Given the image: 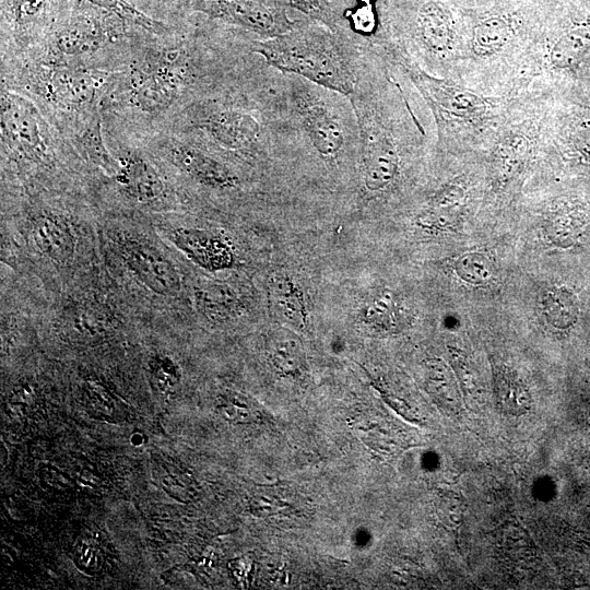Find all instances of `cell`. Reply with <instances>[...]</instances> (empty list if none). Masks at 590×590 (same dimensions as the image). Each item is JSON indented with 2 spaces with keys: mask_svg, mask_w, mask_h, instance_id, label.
<instances>
[{
  "mask_svg": "<svg viewBox=\"0 0 590 590\" xmlns=\"http://www.w3.org/2000/svg\"><path fill=\"white\" fill-rule=\"evenodd\" d=\"M248 51L235 31L188 22L142 33L114 71L102 102L104 134L141 140L185 106L226 83Z\"/></svg>",
  "mask_w": 590,
  "mask_h": 590,
  "instance_id": "1",
  "label": "cell"
},
{
  "mask_svg": "<svg viewBox=\"0 0 590 590\" xmlns=\"http://www.w3.org/2000/svg\"><path fill=\"white\" fill-rule=\"evenodd\" d=\"M0 99L2 189L88 191L91 175L36 103L2 84Z\"/></svg>",
  "mask_w": 590,
  "mask_h": 590,
  "instance_id": "2",
  "label": "cell"
},
{
  "mask_svg": "<svg viewBox=\"0 0 590 590\" xmlns=\"http://www.w3.org/2000/svg\"><path fill=\"white\" fill-rule=\"evenodd\" d=\"M115 70L1 58V84L31 98L68 141L103 120L102 102Z\"/></svg>",
  "mask_w": 590,
  "mask_h": 590,
  "instance_id": "3",
  "label": "cell"
},
{
  "mask_svg": "<svg viewBox=\"0 0 590 590\" xmlns=\"http://www.w3.org/2000/svg\"><path fill=\"white\" fill-rule=\"evenodd\" d=\"M141 215L101 210L97 229L108 267L127 293L154 308H170L182 298L181 270L160 234Z\"/></svg>",
  "mask_w": 590,
  "mask_h": 590,
  "instance_id": "4",
  "label": "cell"
},
{
  "mask_svg": "<svg viewBox=\"0 0 590 590\" xmlns=\"http://www.w3.org/2000/svg\"><path fill=\"white\" fill-rule=\"evenodd\" d=\"M251 52L282 73L294 74L345 95L354 91L364 45L307 17L272 38L251 35Z\"/></svg>",
  "mask_w": 590,
  "mask_h": 590,
  "instance_id": "5",
  "label": "cell"
},
{
  "mask_svg": "<svg viewBox=\"0 0 590 590\" xmlns=\"http://www.w3.org/2000/svg\"><path fill=\"white\" fill-rule=\"evenodd\" d=\"M144 32L86 0H73L44 42L17 57L116 70L132 40Z\"/></svg>",
  "mask_w": 590,
  "mask_h": 590,
  "instance_id": "6",
  "label": "cell"
},
{
  "mask_svg": "<svg viewBox=\"0 0 590 590\" xmlns=\"http://www.w3.org/2000/svg\"><path fill=\"white\" fill-rule=\"evenodd\" d=\"M284 92L303 150L328 164L359 157L357 117L349 95L283 73Z\"/></svg>",
  "mask_w": 590,
  "mask_h": 590,
  "instance_id": "7",
  "label": "cell"
},
{
  "mask_svg": "<svg viewBox=\"0 0 590 590\" xmlns=\"http://www.w3.org/2000/svg\"><path fill=\"white\" fill-rule=\"evenodd\" d=\"M105 138L118 167L97 186V203L109 196L113 200L105 204L110 205L106 210L145 217L175 213L185 204L176 186L141 143Z\"/></svg>",
  "mask_w": 590,
  "mask_h": 590,
  "instance_id": "8",
  "label": "cell"
},
{
  "mask_svg": "<svg viewBox=\"0 0 590 590\" xmlns=\"http://www.w3.org/2000/svg\"><path fill=\"white\" fill-rule=\"evenodd\" d=\"M377 47L400 66L438 118L476 123L489 115L491 104L486 98L462 85L432 76L399 45L378 43Z\"/></svg>",
  "mask_w": 590,
  "mask_h": 590,
  "instance_id": "9",
  "label": "cell"
},
{
  "mask_svg": "<svg viewBox=\"0 0 590 590\" xmlns=\"http://www.w3.org/2000/svg\"><path fill=\"white\" fill-rule=\"evenodd\" d=\"M73 0H1V58L38 47Z\"/></svg>",
  "mask_w": 590,
  "mask_h": 590,
  "instance_id": "10",
  "label": "cell"
},
{
  "mask_svg": "<svg viewBox=\"0 0 590 590\" xmlns=\"http://www.w3.org/2000/svg\"><path fill=\"white\" fill-rule=\"evenodd\" d=\"M288 5L287 0H191L190 13L259 38H272L294 26Z\"/></svg>",
  "mask_w": 590,
  "mask_h": 590,
  "instance_id": "11",
  "label": "cell"
},
{
  "mask_svg": "<svg viewBox=\"0 0 590 590\" xmlns=\"http://www.w3.org/2000/svg\"><path fill=\"white\" fill-rule=\"evenodd\" d=\"M175 213L146 217L160 236L190 261L208 271L229 269L235 263L231 244L215 231L185 224Z\"/></svg>",
  "mask_w": 590,
  "mask_h": 590,
  "instance_id": "12",
  "label": "cell"
},
{
  "mask_svg": "<svg viewBox=\"0 0 590 590\" xmlns=\"http://www.w3.org/2000/svg\"><path fill=\"white\" fill-rule=\"evenodd\" d=\"M69 298L61 300L58 314L52 318L54 323L62 334L80 343H91L103 339L118 323H126L119 310L113 305L114 300L102 298L98 291H70Z\"/></svg>",
  "mask_w": 590,
  "mask_h": 590,
  "instance_id": "13",
  "label": "cell"
},
{
  "mask_svg": "<svg viewBox=\"0 0 590 590\" xmlns=\"http://www.w3.org/2000/svg\"><path fill=\"white\" fill-rule=\"evenodd\" d=\"M410 28L415 44L432 57H445L457 42V21L445 0H422L414 10Z\"/></svg>",
  "mask_w": 590,
  "mask_h": 590,
  "instance_id": "14",
  "label": "cell"
},
{
  "mask_svg": "<svg viewBox=\"0 0 590 590\" xmlns=\"http://www.w3.org/2000/svg\"><path fill=\"white\" fill-rule=\"evenodd\" d=\"M471 47L480 57L496 55L517 36L524 17L522 10L506 4L491 7L469 15Z\"/></svg>",
  "mask_w": 590,
  "mask_h": 590,
  "instance_id": "15",
  "label": "cell"
},
{
  "mask_svg": "<svg viewBox=\"0 0 590 590\" xmlns=\"http://www.w3.org/2000/svg\"><path fill=\"white\" fill-rule=\"evenodd\" d=\"M192 296L198 311L215 323L228 322L243 310L238 294L226 283L200 282L194 286Z\"/></svg>",
  "mask_w": 590,
  "mask_h": 590,
  "instance_id": "16",
  "label": "cell"
},
{
  "mask_svg": "<svg viewBox=\"0 0 590 590\" xmlns=\"http://www.w3.org/2000/svg\"><path fill=\"white\" fill-rule=\"evenodd\" d=\"M590 54V15L568 26L550 50V62L557 69H573Z\"/></svg>",
  "mask_w": 590,
  "mask_h": 590,
  "instance_id": "17",
  "label": "cell"
},
{
  "mask_svg": "<svg viewBox=\"0 0 590 590\" xmlns=\"http://www.w3.org/2000/svg\"><path fill=\"white\" fill-rule=\"evenodd\" d=\"M541 311L552 327L568 329L578 319L577 296L567 286H553L541 297Z\"/></svg>",
  "mask_w": 590,
  "mask_h": 590,
  "instance_id": "18",
  "label": "cell"
},
{
  "mask_svg": "<svg viewBox=\"0 0 590 590\" xmlns=\"http://www.w3.org/2000/svg\"><path fill=\"white\" fill-rule=\"evenodd\" d=\"M585 226V215L574 206H560L551 211L545 219L544 233L558 247H569L576 243Z\"/></svg>",
  "mask_w": 590,
  "mask_h": 590,
  "instance_id": "19",
  "label": "cell"
},
{
  "mask_svg": "<svg viewBox=\"0 0 590 590\" xmlns=\"http://www.w3.org/2000/svg\"><path fill=\"white\" fill-rule=\"evenodd\" d=\"M494 389L500 405L508 412L522 411L530 398L521 379L510 369L498 366L494 370Z\"/></svg>",
  "mask_w": 590,
  "mask_h": 590,
  "instance_id": "20",
  "label": "cell"
},
{
  "mask_svg": "<svg viewBox=\"0 0 590 590\" xmlns=\"http://www.w3.org/2000/svg\"><path fill=\"white\" fill-rule=\"evenodd\" d=\"M93 5L110 12L129 25L142 31L163 35L170 32L175 26L155 21L141 12L128 0H86Z\"/></svg>",
  "mask_w": 590,
  "mask_h": 590,
  "instance_id": "21",
  "label": "cell"
},
{
  "mask_svg": "<svg viewBox=\"0 0 590 590\" xmlns=\"http://www.w3.org/2000/svg\"><path fill=\"white\" fill-rule=\"evenodd\" d=\"M151 19L172 26L189 20L191 0H128Z\"/></svg>",
  "mask_w": 590,
  "mask_h": 590,
  "instance_id": "22",
  "label": "cell"
},
{
  "mask_svg": "<svg viewBox=\"0 0 590 590\" xmlns=\"http://www.w3.org/2000/svg\"><path fill=\"white\" fill-rule=\"evenodd\" d=\"M455 274L471 285H485L494 275V263L488 255L480 251L459 256L452 264Z\"/></svg>",
  "mask_w": 590,
  "mask_h": 590,
  "instance_id": "23",
  "label": "cell"
},
{
  "mask_svg": "<svg viewBox=\"0 0 590 590\" xmlns=\"http://www.w3.org/2000/svg\"><path fill=\"white\" fill-rule=\"evenodd\" d=\"M272 296L275 305L288 322L299 327L305 323V307L302 294L290 279L275 278L272 283Z\"/></svg>",
  "mask_w": 590,
  "mask_h": 590,
  "instance_id": "24",
  "label": "cell"
},
{
  "mask_svg": "<svg viewBox=\"0 0 590 590\" xmlns=\"http://www.w3.org/2000/svg\"><path fill=\"white\" fill-rule=\"evenodd\" d=\"M290 5L307 17L318 21L335 33L351 35L344 25V15L331 0H287Z\"/></svg>",
  "mask_w": 590,
  "mask_h": 590,
  "instance_id": "25",
  "label": "cell"
},
{
  "mask_svg": "<svg viewBox=\"0 0 590 590\" xmlns=\"http://www.w3.org/2000/svg\"><path fill=\"white\" fill-rule=\"evenodd\" d=\"M400 308L389 291L376 295L364 310L365 322L381 330H391L400 323Z\"/></svg>",
  "mask_w": 590,
  "mask_h": 590,
  "instance_id": "26",
  "label": "cell"
},
{
  "mask_svg": "<svg viewBox=\"0 0 590 590\" xmlns=\"http://www.w3.org/2000/svg\"><path fill=\"white\" fill-rule=\"evenodd\" d=\"M273 364L285 373H293L304 364V353L298 341L290 333L275 332L271 342Z\"/></svg>",
  "mask_w": 590,
  "mask_h": 590,
  "instance_id": "27",
  "label": "cell"
},
{
  "mask_svg": "<svg viewBox=\"0 0 590 590\" xmlns=\"http://www.w3.org/2000/svg\"><path fill=\"white\" fill-rule=\"evenodd\" d=\"M153 387L164 394H170L179 385L181 369L175 359L165 353H157L149 362Z\"/></svg>",
  "mask_w": 590,
  "mask_h": 590,
  "instance_id": "28",
  "label": "cell"
},
{
  "mask_svg": "<svg viewBox=\"0 0 590 590\" xmlns=\"http://www.w3.org/2000/svg\"><path fill=\"white\" fill-rule=\"evenodd\" d=\"M74 559L82 570L92 574L101 568L103 556L93 541L84 539L75 545Z\"/></svg>",
  "mask_w": 590,
  "mask_h": 590,
  "instance_id": "29",
  "label": "cell"
},
{
  "mask_svg": "<svg viewBox=\"0 0 590 590\" xmlns=\"http://www.w3.org/2000/svg\"><path fill=\"white\" fill-rule=\"evenodd\" d=\"M219 410L224 417L234 422H246L251 417L247 400L237 393L222 396Z\"/></svg>",
  "mask_w": 590,
  "mask_h": 590,
  "instance_id": "30",
  "label": "cell"
},
{
  "mask_svg": "<svg viewBox=\"0 0 590 590\" xmlns=\"http://www.w3.org/2000/svg\"><path fill=\"white\" fill-rule=\"evenodd\" d=\"M575 149L587 160H590V118H583L576 123L571 134Z\"/></svg>",
  "mask_w": 590,
  "mask_h": 590,
  "instance_id": "31",
  "label": "cell"
},
{
  "mask_svg": "<svg viewBox=\"0 0 590 590\" xmlns=\"http://www.w3.org/2000/svg\"><path fill=\"white\" fill-rule=\"evenodd\" d=\"M229 570L240 587H248L253 568V560L250 555H245L233 559L229 563Z\"/></svg>",
  "mask_w": 590,
  "mask_h": 590,
  "instance_id": "32",
  "label": "cell"
},
{
  "mask_svg": "<svg viewBox=\"0 0 590 590\" xmlns=\"http://www.w3.org/2000/svg\"><path fill=\"white\" fill-rule=\"evenodd\" d=\"M251 510L255 514H271L282 508L283 504L275 498L269 496H256L251 500Z\"/></svg>",
  "mask_w": 590,
  "mask_h": 590,
  "instance_id": "33",
  "label": "cell"
},
{
  "mask_svg": "<svg viewBox=\"0 0 590 590\" xmlns=\"http://www.w3.org/2000/svg\"><path fill=\"white\" fill-rule=\"evenodd\" d=\"M361 4H374L375 0H357Z\"/></svg>",
  "mask_w": 590,
  "mask_h": 590,
  "instance_id": "34",
  "label": "cell"
}]
</instances>
